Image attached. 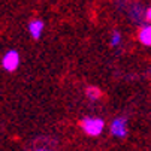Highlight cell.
<instances>
[{"label":"cell","mask_w":151,"mask_h":151,"mask_svg":"<svg viewBox=\"0 0 151 151\" xmlns=\"http://www.w3.org/2000/svg\"><path fill=\"white\" fill-rule=\"evenodd\" d=\"M35 151H55V150H50V148H36Z\"/></svg>","instance_id":"obj_10"},{"label":"cell","mask_w":151,"mask_h":151,"mask_svg":"<svg viewBox=\"0 0 151 151\" xmlns=\"http://www.w3.org/2000/svg\"><path fill=\"white\" fill-rule=\"evenodd\" d=\"M121 40H123L121 33H120V32H117V30H115V32H112V35H111V37H109V44H111V47H114V48L120 47Z\"/></svg>","instance_id":"obj_8"},{"label":"cell","mask_w":151,"mask_h":151,"mask_svg":"<svg viewBox=\"0 0 151 151\" xmlns=\"http://www.w3.org/2000/svg\"><path fill=\"white\" fill-rule=\"evenodd\" d=\"M81 129L88 136H99L105 129V121L97 117H85L81 121Z\"/></svg>","instance_id":"obj_1"},{"label":"cell","mask_w":151,"mask_h":151,"mask_svg":"<svg viewBox=\"0 0 151 151\" xmlns=\"http://www.w3.org/2000/svg\"><path fill=\"white\" fill-rule=\"evenodd\" d=\"M111 135L115 138H126L127 136V118L126 117H117L112 120L109 126Z\"/></svg>","instance_id":"obj_3"},{"label":"cell","mask_w":151,"mask_h":151,"mask_svg":"<svg viewBox=\"0 0 151 151\" xmlns=\"http://www.w3.org/2000/svg\"><path fill=\"white\" fill-rule=\"evenodd\" d=\"M27 29H29L30 36H32L35 40H39V39L42 37V35H44L45 24H44V21H42V19H33V21H30V23H29Z\"/></svg>","instance_id":"obj_4"},{"label":"cell","mask_w":151,"mask_h":151,"mask_svg":"<svg viewBox=\"0 0 151 151\" xmlns=\"http://www.w3.org/2000/svg\"><path fill=\"white\" fill-rule=\"evenodd\" d=\"M145 19H147V21H151V6L145 11Z\"/></svg>","instance_id":"obj_9"},{"label":"cell","mask_w":151,"mask_h":151,"mask_svg":"<svg viewBox=\"0 0 151 151\" xmlns=\"http://www.w3.org/2000/svg\"><path fill=\"white\" fill-rule=\"evenodd\" d=\"M139 42L145 47H151V24H147V26H142L141 30H139Z\"/></svg>","instance_id":"obj_6"},{"label":"cell","mask_w":151,"mask_h":151,"mask_svg":"<svg viewBox=\"0 0 151 151\" xmlns=\"http://www.w3.org/2000/svg\"><path fill=\"white\" fill-rule=\"evenodd\" d=\"M129 15H130V18L135 21V23H142V21L145 19V11L142 9V6L139 3H132L129 5Z\"/></svg>","instance_id":"obj_5"},{"label":"cell","mask_w":151,"mask_h":151,"mask_svg":"<svg viewBox=\"0 0 151 151\" xmlns=\"http://www.w3.org/2000/svg\"><path fill=\"white\" fill-rule=\"evenodd\" d=\"M19 66V54L15 50H9L2 57V68L6 72H15Z\"/></svg>","instance_id":"obj_2"},{"label":"cell","mask_w":151,"mask_h":151,"mask_svg":"<svg viewBox=\"0 0 151 151\" xmlns=\"http://www.w3.org/2000/svg\"><path fill=\"white\" fill-rule=\"evenodd\" d=\"M85 96H87L90 100H99L102 96V91L97 87H87L85 88Z\"/></svg>","instance_id":"obj_7"}]
</instances>
